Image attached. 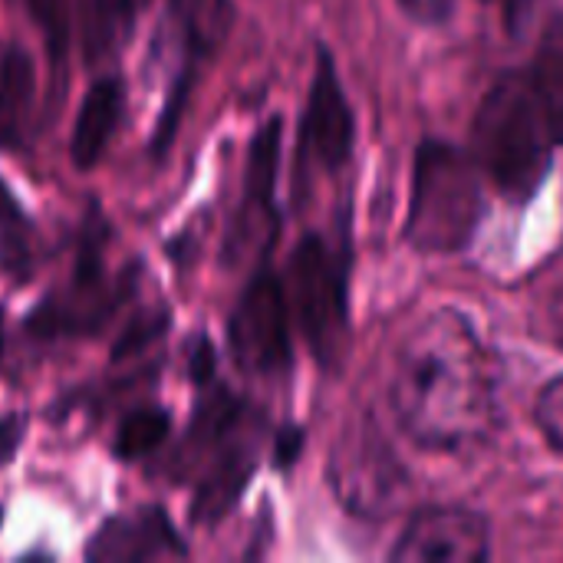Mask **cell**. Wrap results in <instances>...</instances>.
Here are the masks:
<instances>
[{"label": "cell", "instance_id": "cell-1", "mask_svg": "<svg viewBox=\"0 0 563 563\" xmlns=\"http://www.w3.org/2000/svg\"><path fill=\"white\" fill-rule=\"evenodd\" d=\"M495 386V360L472 320L459 310H439L399 353L393 409L422 449L459 452L488 435Z\"/></svg>", "mask_w": 563, "mask_h": 563}, {"label": "cell", "instance_id": "cell-2", "mask_svg": "<svg viewBox=\"0 0 563 563\" xmlns=\"http://www.w3.org/2000/svg\"><path fill=\"white\" fill-rule=\"evenodd\" d=\"M554 132L528 69L505 73L475 115V162L508 201H531L551 172Z\"/></svg>", "mask_w": 563, "mask_h": 563}, {"label": "cell", "instance_id": "cell-3", "mask_svg": "<svg viewBox=\"0 0 563 563\" xmlns=\"http://www.w3.org/2000/svg\"><path fill=\"white\" fill-rule=\"evenodd\" d=\"M482 172L462 148L426 139L416 152L406 238L422 254L462 251L482 221Z\"/></svg>", "mask_w": 563, "mask_h": 563}, {"label": "cell", "instance_id": "cell-4", "mask_svg": "<svg viewBox=\"0 0 563 563\" xmlns=\"http://www.w3.org/2000/svg\"><path fill=\"white\" fill-rule=\"evenodd\" d=\"M290 303L320 363H333L346 340V274L323 238L307 234L290 257Z\"/></svg>", "mask_w": 563, "mask_h": 563}, {"label": "cell", "instance_id": "cell-5", "mask_svg": "<svg viewBox=\"0 0 563 563\" xmlns=\"http://www.w3.org/2000/svg\"><path fill=\"white\" fill-rule=\"evenodd\" d=\"M234 360L257 376H277L290 366V307L287 290L267 267L251 277L228 327Z\"/></svg>", "mask_w": 563, "mask_h": 563}, {"label": "cell", "instance_id": "cell-6", "mask_svg": "<svg viewBox=\"0 0 563 563\" xmlns=\"http://www.w3.org/2000/svg\"><path fill=\"white\" fill-rule=\"evenodd\" d=\"M129 294V277L119 284L106 280V271L99 264V254L92 244H86L82 261L76 264V277L73 284L56 294L46 297L33 317L26 320V330L40 340H59V336H89L96 333L102 323L112 320V313L122 307Z\"/></svg>", "mask_w": 563, "mask_h": 563}, {"label": "cell", "instance_id": "cell-7", "mask_svg": "<svg viewBox=\"0 0 563 563\" xmlns=\"http://www.w3.org/2000/svg\"><path fill=\"white\" fill-rule=\"evenodd\" d=\"M492 554L488 525L468 508L419 511L393 548L399 563H482Z\"/></svg>", "mask_w": 563, "mask_h": 563}, {"label": "cell", "instance_id": "cell-8", "mask_svg": "<svg viewBox=\"0 0 563 563\" xmlns=\"http://www.w3.org/2000/svg\"><path fill=\"white\" fill-rule=\"evenodd\" d=\"M333 478L340 498L360 515H386L406 488V475L376 429H356L346 439Z\"/></svg>", "mask_w": 563, "mask_h": 563}, {"label": "cell", "instance_id": "cell-9", "mask_svg": "<svg viewBox=\"0 0 563 563\" xmlns=\"http://www.w3.org/2000/svg\"><path fill=\"white\" fill-rule=\"evenodd\" d=\"M353 135H356L353 109L343 96V86H340L330 53L320 49V63H317V73L310 82V99H307L303 129H300L303 152L313 165L333 172L350 158Z\"/></svg>", "mask_w": 563, "mask_h": 563}, {"label": "cell", "instance_id": "cell-10", "mask_svg": "<svg viewBox=\"0 0 563 563\" xmlns=\"http://www.w3.org/2000/svg\"><path fill=\"white\" fill-rule=\"evenodd\" d=\"M185 554L188 551L178 541L162 508H145L139 515L112 518L86 544V561L102 563L162 561V558H185Z\"/></svg>", "mask_w": 563, "mask_h": 563}, {"label": "cell", "instance_id": "cell-11", "mask_svg": "<svg viewBox=\"0 0 563 563\" xmlns=\"http://www.w3.org/2000/svg\"><path fill=\"white\" fill-rule=\"evenodd\" d=\"M280 119H271L251 142L247 168H244V208L241 218H234V231L228 238V261L244 254L251 241L254 224H271L274 214V185H277V165H280Z\"/></svg>", "mask_w": 563, "mask_h": 563}, {"label": "cell", "instance_id": "cell-12", "mask_svg": "<svg viewBox=\"0 0 563 563\" xmlns=\"http://www.w3.org/2000/svg\"><path fill=\"white\" fill-rule=\"evenodd\" d=\"M257 468V452L254 445H231L201 478V485L191 495V521L198 528H214L221 525L231 508L241 501L247 492L251 478Z\"/></svg>", "mask_w": 563, "mask_h": 563}, {"label": "cell", "instance_id": "cell-13", "mask_svg": "<svg viewBox=\"0 0 563 563\" xmlns=\"http://www.w3.org/2000/svg\"><path fill=\"white\" fill-rule=\"evenodd\" d=\"M119 112H122V82L119 79H99L76 115L73 125V142H69V158L79 172H92L99 165V158L106 155L112 132L119 125Z\"/></svg>", "mask_w": 563, "mask_h": 563}, {"label": "cell", "instance_id": "cell-14", "mask_svg": "<svg viewBox=\"0 0 563 563\" xmlns=\"http://www.w3.org/2000/svg\"><path fill=\"white\" fill-rule=\"evenodd\" d=\"M36 99V66L20 43H10L0 56V145L16 152L30 132Z\"/></svg>", "mask_w": 563, "mask_h": 563}, {"label": "cell", "instance_id": "cell-15", "mask_svg": "<svg viewBox=\"0 0 563 563\" xmlns=\"http://www.w3.org/2000/svg\"><path fill=\"white\" fill-rule=\"evenodd\" d=\"M238 416H241V402L228 389H218L211 399H205L191 419V429L185 432L181 445L172 455V478L188 475L208 452H214L228 435V429L238 422Z\"/></svg>", "mask_w": 563, "mask_h": 563}, {"label": "cell", "instance_id": "cell-16", "mask_svg": "<svg viewBox=\"0 0 563 563\" xmlns=\"http://www.w3.org/2000/svg\"><path fill=\"white\" fill-rule=\"evenodd\" d=\"M528 76L551 122L554 142L563 145V16L551 20V26L544 30Z\"/></svg>", "mask_w": 563, "mask_h": 563}, {"label": "cell", "instance_id": "cell-17", "mask_svg": "<svg viewBox=\"0 0 563 563\" xmlns=\"http://www.w3.org/2000/svg\"><path fill=\"white\" fill-rule=\"evenodd\" d=\"M172 3L188 46V63H195L198 56H211L234 26L231 0H172Z\"/></svg>", "mask_w": 563, "mask_h": 563}, {"label": "cell", "instance_id": "cell-18", "mask_svg": "<svg viewBox=\"0 0 563 563\" xmlns=\"http://www.w3.org/2000/svg\"><path fill=\"white\" fill-rule=\"evenodd\" d=\"M79 16V43L89 63L109 56L115 49L119 30L132 23L125 0H76Z\"/></svg>", "mask_w": 563, "mask_h": 563}, {"label": "cell", "instance_id": "cell-19", "mask_svg": "<svg viewBox=\"0 0 563 563\" xmlns=\"http://www.w3.org/2000/svg\"><path fill=\"white\" fill-rule=\"evenodd\" d=\"M0 267L16 284L30 280L33 271V244H30V224L23 221L13 198L0 188Z\"/></svg>", "mask_w": 563, "mask_h": 563}, {"label": "cell", "instance_id": "cell-20", "mask_svg": "<svg viewBox=\"0 0 563 563\" xmlns=\"http://www.w3.org/2000/svg\"><path fill=\"white\" fill-rule=\"evenodd\" d=\"M168 429H172V422L162 409H135L132 416L122 419L112 452L122 462H139V459L152 455L168 439Z\"/></svg>", "mask_w": 563, "mask_h": 563}, {"label": "cell", "instance_id": "cell-21", "mask_svg": "<svg viewBox=\"0 0 563 563\" xmlns=\"http://www.w3.org/2000/svg\"><path fill=\"white\" fill-rule=\"evenodd\" d=\"M30 10L43 30L53 66H63L69 46V0H30Z\"/></svg>", "mask_w": 563, "mask_h": 563}, {"label": "cell", "instance_id": "cell-22", "mask_svg": "<svg viewBox=\"0 0 563 563\" xmlns=\"http://www.w3.org/2000/svg\"><path fill=\"white\" fill-rule=\"evenodd\" d=\"M168 310H142L139 317H132V323L122 330V336L112 343V360L115 363H122V360H129V356H135V353H142V350H148L165 330H168Z\"/></svg>", "mask_w": 563, "mask_h": 563}, {"label": "cell", "instance_id": "cell-23", "mask_svg": "<svg viewBox=\"0 0 563 563\" xmlns=\"http://www.w3.org/2000/svg\"><path fill=\"white\" fill-rule=\"evenodd\" d=\"M534 416H538V426H541L548 445L558 449L563 455V376L551 379V383L541 389Z\"/></svg>", "mask_w": 563, "mask_h": 563}, {"label": "cell", "instance_id": "cell-24", "mask_svg": "<svg viewBox=\"0 0 563 563\" xmlns=\"http://www.w3.org/2000/svg\"><path fill=\"white\" fill-rule=\"evenodd\" d=\"M23 435H26V419L20 412H10L0 419V465H7L16 455Z\"/></svg>", "mask_w": 563, "mask_h": 563}, {"label": "cell", "instance_id": "cell-25", "mask_svg": "<svg viewBox=\"0 0 563 563\" xmlns=\"http://www.w3.org/2000/svg\"><path fill=\"white\" fill-rule=\"evenodd\" d=\"M188 373L201 386L211 383V376H214V346L205 336L195 340V350H191V360H188Z\"/></svg>", "mask_w": 563, "mask_h": 563}, {"label": "cell", "instance_id": "cell-26", "mask_svg": "<svg viewBox=\"0 0 563 563\" xmlns=\"http://www.w3.org/2000/svg\"><path fill=\"white\" fill-rule=\"evenodd\" d=\"M399 3L409 16H416L422 23H442L455 7V0H399Z\"/></svg>", "mask_w": 563, "mask_h": 563}, {"label": "cell", "instance_id": "cell-27", "mask_svg": "<svg viewBox=\"0 0 563 563\" xmlns=\"http://www.w3.org/2000/svg\"><path fill=\"white\" fill-rule=\"evenodd\" d=\"M297 452H300V432H297V429H284V432H280V439H277V449H274L277 465H280V468H284V465H290Z\"/></svg>", "mask_w": 563, "mask_h": 563}, {"label": "cell", "instance_id": "cell-28", "mask_svg": "<svg viewBox=\"0 0 563 563\" xmlns=\"http://www.w3.org/2000/svg\"><path fill=\"white\" fill-rule=\"evenodd\" d=\"M492 3H498L501 7V13H505V23L515 30V26H521V20L531 13V7H534V0H492Z\"/></svg>", "mask_w": 563, "mask_h": 563}, {"label": "cell", "instance_id": "cell-29", "mask_svg": "<svg viewBox=\"0 0 563 563\" xmlns=\"http://www.w3.org/2000/svg\"><path fill=\"white\" fill-rule=\"evenodd\" d=\"M0 525H3V508H0Z\"/></svg>", "mask_w": 563, "mask_h": 563}]
</instances>
